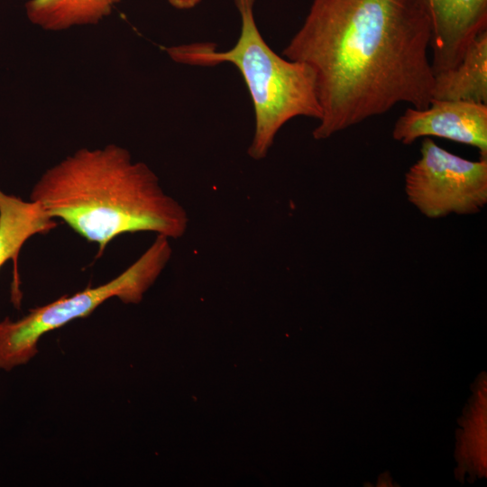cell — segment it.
<instances>
[{
	"label": "cell",
	"mask_w": 487,
	"mask_h": 487,
	"mask_svg": "<svg viewBox=\"0 0 487 487\" xmlns=\"http://www.w3.org/2000/svg\"><path fill=\"white\" fill-rule=\"evenodd\" d=\"M56 226L38 202L25 201L0 189V268L12 259L16 272L18 255L27 240Z\"/></svg>",
	"instance_id": "9c48e42d"
},
{
	"label": "cell",
	"mask_w": 487,
	"mask_h": 487,
	"mask_svg": "<svg viewBox=\"0 0 487 487\" xmlns=\"http://www.w3.org/2000/svg\"><path fill=\"white\" fill-rule=\"evenodd\" d=\"M421 0H313L282 56L315 73L322 116L316 140L390 111L424 109L434 73Z\"/></svg>",
	"instance_id": "6da1fadb"
},
{
	"label": "cell",
	"mask_w": 487,
	"mask_h": 487,
	"mask_svg": "<svg viewBox=\"0 0 487 487\" xmlns=\"http://www.w3.org/2000/svg\"><path fill=\"white\" fill-rule=\"evenodd\" d=\"M405 192L428 218L476 214L487 203V159H464L426 137L405 174Z\"/></svg>",
	"instance_id": "5b68a950"
},
{
	"label": "cell",
	"mask_w": 487,
	"mask_h": 487,
	"mask_svg": "<svg viewBox=\"0 0 487 487\" xmlns=\"http://www.w3.org/2000/svg\"><path fill=\"white\" fill-rule=\"evenodd\" d=\"M124 0H28L25 13L34 25L50 32L95 25Z\"/></svg>",
	"instance_id": "30bf717a"
},
{
	"label": "cell",
	"mask_w": 487,
	"mask_h": 487,
	"mask_svg": "<svg viewBox=\"0 0 487 487\" xmlns=\"http://www.w3.org/2000/svg\"><path fill=\"white\" fill-rule=\"evenodd\" d=\"M171 253L170 239L157 235L133 264L111 280L31 309L16 321H1L0 370L10 371L27 363L37 354L43 335L89 316L112 298L127 304L139 303L166 267Z\"/></svg>",
	"instance_id": "277c9868"
},
{
	"label": "cell",
	"mask_w": 487,
	"mask_h": 487,
	"mask_svg": "<svg viewBox=\"0 0 487 487\" xmlns=\"http://www.w3.org/2000/svg\"><path fill=\"white\" fill-rule=\"evenodd\" d=\"M429 136L475 147L481 159H487V105L431 99L424 109L408 107L392 130L393 139L403 144Z\"/></svg>",
	"instance_id": "8992f818"
},
{
	"label": "cell",
	"mask_w": 487,
	"mask_h": 487,
	"mask_svg": "<svg viewBox=\"0 0 487 487\" xmlns=\"http://www.w3.org/2000/svg\"><path fill=\"white\" fill-rule=\"evenodd\" d=\"M431 96L487 105V30L473 39L456 66L434 75Z\"/></svg>",
	"instance_id": "ba28073f"
},
{
	"label": "cell",
	"mask_w": 487,
	"mask_h": 487,
	"mask_svg": "<svg viewBox=\"0 0 487 487\" xmlns=\"http://www.w3.org/2000/svg\"><path fill=\"white\" fill-rule=\"evenodd\" d=\"M170 5L178 10H190L202 0H167Z\"/></svg>",
	"instance_id": "8fae6325"
},
{
	"label": "cell",
	"mask_w": 487,
	"mask_h": 487,
	"mask_svg": "<svg viewBox=\"0 0 487 487\" xmlns=\"http://www.w3.org/2000/svg\"><path fill=\"white\" fill-rule=\"evenodd\" d=\"M430 22L434 75L458 64L481 32L487 30V0H421Z\"/></svg>",
	"instance_id": "52a82bcc"
},
{
	"label": "cell",
	"mask_w": 487,
	"mask_h": 487,
	"mask_svg": "<svg viewBox=\"0 0 487 487\" xmlns=\"http://www.w3.org/2000/svg\"><path fill=\"white\" fill-rule=\"evenodd\" d=\"M30 199L96 244L99 254L127 233L179 238L188 223L184 207L164 192L153 170L112 143L78 149L49 168L34 184Z\"/></svg>",
	"instance_id": "7a4b0ae2"
},
{
	"label": "cell",
	"mask_w": 487,
	"mask_h": 487,
	"mask_svg": "<svg viewBox=\"0 0 487 487\" xmlns=\"http://www.w3.org/2000/svg\"><path fill=\"white\" fill-rule=\"evenodd\" d=\"M241 20L240 35L229 50L198 42L165 49L178 63L213 67L234 65L245 83L254 110V133L248 148L253 160L264 159L281 127L298 116L319 120L316 77L307 64L276 53L261 34L254 17L255 0H234Z\"/></svg>",
	"instance_id": "3957f363"
}]
</instances>
